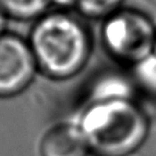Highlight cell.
<instances>
[{
	"label": "cell",
	"instance_id": "1",
	"mask_svg": "<svg viewBox=\"0 0 156 156\" xmlns=\"http://www.w3.org/2000/svg\"><path fill=\"white\" fill-rule=\"evenodd\" d=\"M29 41L39 73L55 82L76 78L94 54V35L75 12L51 9L32 23Z\"/></svg>",
	"mask_w": 156,
	"mask_h": 156
},
{
	"label": "cell",
	"instance_id": "2",
	"mask_svg": "<svg viewBox=\"0 0 156 156\" xmlns=\"http://www.w3.org/2000/svg\"><path fill=\"white\" fill-rule=\"evenodd\" d=\"M71 117L82 132L91 156L133 155L151 133V117L139 99L82 105Z\"/></svg>",
	"mask_w": 156,
	"mask_h": 156
},
{
	"label": "cell",
	"instance_id": "3",
	"mask_svg": "<svg viewBox=\"0 0 156 156\" xmlns=\"http://www.w3.org/2000/svg\"><path fill=\"white\" fill-rule=\"evenodd\" d=\"M99 41L115 65L130 69L152 54L156 22L143 9L123 6L100 22Z\"/></svg>",
	"mask_w": 156,
	"mask_h": 156
},
{
	"label": "cell",
	"instance_id": "4",
	"mask_svg": "<svg viewBox=\"0 0 156 156\" xmlns=\"http://www.w3.org/2000/svg\"><path fill=\"white\" fill-rule=\"evenodd\" d=\"M38 74L26 37L12 31L0 35V99H12L24 94Z\"/></svg>",
	"mask_w": 156,
	"mask_h": 156
},
{
	"label": "cell",
	"instance_id": "5",
	"mask_svg": "<svg viewBox=\"0 0 156 156\" xmlns=\"http://www.w3.org/2000/svg\"><path fill=\"white\" fill-rule=\"evenodd\" d=\"M139 91L130 69L111 66L92 74L84 84L78 106L121 99H139Z\"/></svg>",
	"mask_w": 156,
	"mask_h": 156
},
{
	"label": "cell",
	"instance_id": "6",
	"mask_svg": "<svg viewBox=\"0 0 156 156\" xmlns=\"http://www.w3.org/2000/svg\"><path fill=\"white\" fill-rule=\"evenodd\" d=\"M39 156H91L82 132L72 117L49 126L41 136Z\"/></svg>",
	"mask_w": 156,
	"mask_h": 156
},
{
	"label": "cell",
	"instance_id": "7",
	"mask_svg": "<svg viewBox=\"0 0 156 156\" xmlns=\"http://www.w3.org/2000/svg\"><path fill=\"white\" fill-rule=\"evenodd\" d=\"M0 9L8 20L33 23L52 9L51 0H0Z\"/></svg>",
	"mask_w": 156,
	"mask_h": 156
},
{
	"label": "cell",
	"instance_id": "8",
	"mask_svg": "<svg viewBox=\"0 0 156 156\" xmlns=\"http://www.w3.org/2000/svg\"><path fill=\"white\" fill-rule=\"evenodd\" d=\"M139 95L156 99V54L152 52L144 61L130 69Z\"/></svg>",
	"mask_w": 156,
	"mask_h": 156
},
{
	"label": "cell",
	"instance_id": "9",
	"mask_svg": "<svg viewBox=\"0 0 156 156\" xmlns=\"http://www.w3.org/2000/svg\"><path fill=\"white\" fill-rule=\"evenodd\" d=\"M126 6V0H78L75 13L86 21H99Z\"/></svg>",
	"mask_w": 156,
	"mask_h": 156
},
{
	"label": "cell",
	"instance_id": "10",
	"mask_svg": "<svg viewBox=\"0 0 156 156\" xmlns=\"http://www.w3.org/2000/svg\"><path fill=\"white\" fill-rule=\"evenodd\" d=\"M78 0H51L52 9L75 12Z\"/></svg>",
	"mask_w": 156,
	"mask_h": 156
},
{
	"label": "cell",
	"instance_id": "11",
	"mask_svg": "<svg viewBox=\"0 0 156 156\" xmlns=\"http://www.w3.org/2000/svg\"><path fill=\"white\" fill-rule=\"evenodd\" d=\"M8 18L4 14V12L0 9V35H2L5 32H7V23H8Z\"/></svg>",
	"mask_w": 156,
	"mask_h": 156
}]
</instances>
